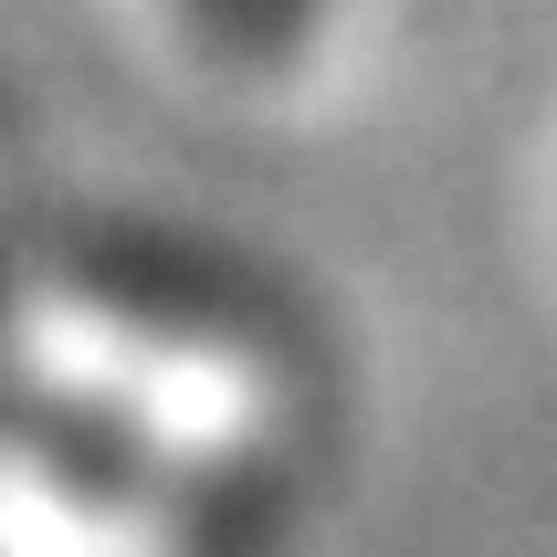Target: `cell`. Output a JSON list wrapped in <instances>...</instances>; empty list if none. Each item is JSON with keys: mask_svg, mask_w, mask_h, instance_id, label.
Returning <instances> with one entry per match:
<instances>
[{"mask_svg": "<svg viewBox=\"0 0 557 557\" xmlns=\"http://www.w3.org/2000/svg\"><path fill=\"white\" fill-rule=\"evenodd\" d=\"M180 22L211 42L221 63H252V74H274V63L306 53V0H180Z\"/></svg>", "mask_w": 557, "mask_h": 557, "instance_id": "obj_1", "label": "cell"}]
</instances>
